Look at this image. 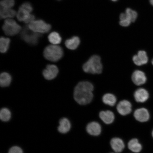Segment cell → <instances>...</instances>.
Here are the masks:
<instances>
[{"label": "cell", "mask_w": 153, "mask_h": 153, "mask_svg": "<svg viewBox=\"0 0 153 153\" xmlns=\"http://www.w3.org/2000/svg\"><path fill=\"white\" fill-rule=\"evenodd\" d=\"M94 86L90 82L83 81L79 82L74 88V98L78 104L86 105L92 100Z\"/></svg>", "instance_id": "obj_1"}, {"label": "cell", "mask_w": 153, "mask_h": 153, "mask_svg": "<svg viewBox=\"0 0 153 153\" xmlns=\"http://www.w3.org/2000/svg\"><path fill=\"white\" fill-rule=\"evenodd\" d=\"M84 71L93 74H100L102 72V65L100 56L94 55L90 58L83 66Z\"/></svg>", "instance_id": "obj_2"}, {"label": "cell", "mask_w": 153, "mask_h": 153, "mask_svg": "<svg viewBox=\"0 0 153 153\" xmlns=\"http://www.w3.org/2000/svg\"><path fill=\"white\" fill-rule=\"evenodd\" d=\"M64 55L62 48L57 45L48 46L44 50L43 55L47 60L52 62H57L62 59Z\"/></svg>", "instance_id": "obj_3"}, {"label": "cell", "mask_w": 153, "mask_h": 153, "mask_svg": "<svg viewBox=\"0 0 153 153\" xmlns=\"http://www.w3.org/2000/svg\"><path fill=\"white\" fill-rule=\"evenodd\" d=\"M42 34L36 33L30 29L28 26L25 27L21 33V37L23 40L30 45H36L39 42Z\"/></svg>", "instance_id": "obj_4"}, {"label": "cell", "mask_w": 153, "mask_h": 153, "mask_svg": "<svg viewBox=\"0 0 153 153\" xmlns=\"http://www.w3.org/2000/svg\"><path fill=\"white\" fill-rule=\"evenodd\" d=\"M2 29L6 35L11 36L18 34L22 28L14 20L7 19L5 21L2 26Z\"/></svg>", "instance_id": "obj_5"}, {"label": "cell", "mask_w": 153, "mask_h": 153, "mask_svg": "<svg viewBox=\"0 0 153 153\" xmlns=\"http://www.w3.org/2000/svg\"><path fill=\"white\" fill-rule=\"evenodd\" d=\"M28 26L33 31L41 34L48 33L51 29L50 25L42 20H34L29 24Z\"/></svg>", "instance_id": "obj_6"}, {"label": "cell", "mask_w": 153, "mask_h": 153, "mask_svg": "<svg viewBox=\"0 0 153 153\" xmlns=\"http://www.w3.org/2000/svg\"><path fill=\"white\" fill-rule=\"evenodd\" d=\"M32 12L30 10L21 5L16 14L17 18L20 22L28 24L35 19L34 15L30 14Z\"/></svg>", "instance_id": "obj_7"}, {"label": "cell", "mask_w": 153, "mask_h": 153, "mask_svg": "<svg viewBox=\"0 0 153 153\" xmlns=\"http://www.w3.org/2000/svg\"><path fill=\"white\" fill-rule=\"evenodd\" d=\"M59 73L57 67L54 65H48L43 71V75L46 79L52 80L56 77Z\"/></svg>", "instance_id": "obj_8"}, {"label": "cell", "mask_w": 153, "mask_h": 153, "mask_svg": "<svg viewBox=\"0 0 153 153\" xmlns=\"http://www.w3.org/2000/svg\"><path fill=\"white\" fill-rule=\"evenodd\" d=\"M117 109L118 112L122 115H127L131 111V104L128 101L122 100L118 103Z\"/></svg>", "instance_id": "obj_9"}, {"label": "cell", "mask_w": 153, "mask_h": 153, "mask_svg": "<svg viewBox=\"0 0 153 153\" xmlns=\"http://www.w3.org/2000/svg\"><path fill=\"white\" fill-rule=\"evenodd\" d=\"M134 115L136 120L141 122L148 121L150 118L148 111L145 108L137 109L135 111Z\"/></svg>", "instance_id": "obj_10"}, {"label": "cell", "mask_w": 153, "mask_h": 153, "mask_svg": "<svg viewBox=\"0 0 153 153\" xmlns=\"http://www.w3.org/2000/svg\"><path fill=\"white\" fill-rule=\"evenodd\" d=\"M131 79L133 83L137 85H143L146 82L147 78L144 72L140 71H135L133 73Z\"/></svg>", "instance_id": "obj_11"}, {"label": "cell", "mask_w": 153, "mask_h": 153, "mask_svg": "<svg viewBox=\"0 0 153 153\" xmlns=\"http://www.w3.org/2000/svg\"><path fill=\"white\" fill-rule=\"evenodd\" d=\"M133 60L134 63L137 66L146 64L148 60L146 52L144 51H139L137 55L133 57Z\"/></svg>", "instance_id": "obj_12"}, {"label": "cell", "mask_w": 153, "mask_h": 153, "mask_svg": "<svg viewBox=\"0 0 153 153\" xmlns=\"http://www.w3.org/2000/svg\"><path fill=\"white\" fill-rule=\"evenodd\" d=\"M86 130L89 134L98 136L100 134L101 128L100 124L97 122H92L88 124Z\"/></svg>", "instance_id": "obj_13"}, {"label": "cell", "mask_w": 153, "mask_h": 153, "mask_svg": "<svg viewBox=\"0 0 153 153\" xmlns=\"http://www.w3.org/2000/svg\"><path fill=\"white\" fill-rule=\"evenodd\" d=\"M136 101L138 102H144L148 100L149 94L148 91L143 88H139L134 93Z\"/></svg>", "instance_id": "obj_14"}, {"label": "cell", "mask_w": 153, "mask_h": 153, "mask_svg": "<svg viewBox=\"0 0 153 153\" xmlns=\"http://www.w3.org/2000/svg\"><path fill=\"white\" fill-rule=\"evenodd\" d=\"M110 143L113 150L116 153L122 152L125 148V145L123 141L118 137H114L112 139Z\"/></svg>", "instance_id": "obj_15"}, {"label": "cell", "mask_w": 153, "mask_h": 153, "mask_svg": "<svg viewBox=\"0 0 153 153\" xmlns=\"http://www.w3.org/2000/svg\"><path fill=\"white\" fill-rule=\"evenodd\" d=\"M59 126L57 128L59 132L62 134L68 133L71 128V124L68 118H63L61 119L59 122Z\"/></svg>", "instance_id": "obj_16"}, {"label": "cell", "mask_w": 153, "mask_h": 153, "mask_svg": "<svg viewBox=\"0 0 153 153\" xmlns=\"http://www.w3.org/2000/svg\"><path fill=\"white\" fill-rule=\"evenodd\" d=\"M101 119L106 124H110L114 122V114L110 111H102L99 114Z\"/></svg>", "instance_id": "obj_17"}, {"label": "cell", "mask_w": 153, "mask_h": 153, "mask_svg": "<svg viewBox=\"0 0 153 153\" xmlns=\"http://www.w3.org/2000/svg\"><path fill=\"white\" fill-rule=\"evenodd\" d=\"M80 43L79 38L77 36H74L70 39L66 40L65 42V45L68 49L74 50L79 46Z\"/></svg>", "instance_id": "obj_18"}, {"label": "cell", "mask_w": 153, "mask_h": 153, "mask_svg": "<svg viewBox=\"0 0 153 153\" xmlns=\"http://www.w3.org/2000/svg\"><path fill=\"white\" fill-rule=\"evenodd\" d=\"M128 147L132 152L138 153L142 150V147L137 139H133L130 140L128 143Z\"/></svg>", "instance_id": "obj_19"}, {"label": "cell", "mask_w": 153, "mask_h": 153, "mask_svg": "<svg viewBox=\"0 0 153 153\" xmlns=\"http://www.w3.org/2000/svg\"><path fill=\"white\" fill-rule=\"evenodd\" d=\"M12 78L8 73H2L0 76V85L1 87H8L10 85Z\"/></svg>", "instance_id": "obj_20"}, {"label": "cell", "mask_w": 153, "mask_h": 153, "mask_svg": "<svg viewBox=\"0 0 153 153\" xmlns=\"http://www.w3.org/2000/svg\"><path fill=\"white\" fill-rule=\"evenodd\" d=\"M16 15V11L11 9L1 8L0 10V16L1 19H11Z\"/></svg>", "instance_id": "obj_21"}, {"label": "cell", "mask_w": 153, "mask_h": 153, "mask_svg": "<svg viewBox=\"0 0 153 153\" xmlns=\"http://www.w3.org/2000/svg\"><path fill=\"white\" fill-rule=\"evenodd\" d=\"M102 101L105 104L112 106L115 105L117 99L114 95L112 94L107 93L103 96Z\"/></svg>", "instance_id": "obj_22"}, {"label": "cell", "mask_w": 153, "mask_h": 153, "mask_svg": "<svg viewBox=\"0 0 153 153\" xmlns=\"http://www.w3.org/2000/svg\"><path fill=\"white\" fill-rule=\"evenodd\" d=\"M48 39L50 42L53 45L60 44L62 41V38L57 32H53L50 34L48 36Z\"/></svg>", "instance_id": "obj_23"}, {"label": "cell", "mask_w": 153, "mask_h": 153, "mask_svg": "<svg viewBox=\"0 0 153 153\" xmlns=\"http://www.w3.org/2000/svg\"><path fill=\"white\" fill-rule=\"evenodd\" d=\"M10 40L9 38L1 37L0 39V51L1 53H6L9 49Z\"/></svg>", "instance_id": "obj_24"}, {"label": "cell", "mask_w": 153, "mask_h": 153, "mask_svg": "<svg viewBox=\"0 0 153 153\" xmlns=\"http://www.w3.org/2000/svg\"><path fill=\"white\" fill-rule=\"evenodd\" d=\"M11 117V113L7 108H3L1 109L0 111V118L2 121L7 122L10 119Z\"/></svg>", "instance_id": "obj_25"}, {"label": "cell", "mask_w": 153, "mask_h": 153, "mask_svg": "<svg viewBox=\"0 0 153 153\" xmlns=\"http://www.w3.org/2000/svg\"><path fill=\"white\" fill-rule=\"evenodd\" d=\"M131 21L130 20L125 13H122L120 15V25L123 27H128L131 23Z\"/></svg>", "instance_id": "obj_26"}, {"label": "cell", "mask_w": 153, "mask_h": 153, "mask_svg": "<svg viewBox=\"0 0 153 153\" xmlns=\"http://www.w3.org/2000/svg\"><path fill=\"white\" fill-rule=\"evenodd\" d=\"M125 13L131 22H135L136 20L137 17V14L136 11L128 8L126 9Z\"/></svg>", "instance_id": "obj_27"}, {"label": "cell", "mask_w": 153, "mask_h": 153, "mask_svg": "<svg viewBox=\"0 0 153 153\" xmlns=\"http://www.w3.org/2000/svg\"><path fill=\"white\" fill-rule=\"evenodd\" d=\"M14 5V0H2L1 1V8L11 9Z\"/></svg>", "instance_id": "obj_28"}, {"label": "cell", "mask_w": 153, "mask_h": 153, "mask_svg": "<svg viewBox=\"0 0 153 153\" xmlns=\"http://www.w3.org/2000/svg\"><path fill=\"white\" fill-rule=\"evenodd\" d=\"M9 153H23V152L20 147L14 146L10 149Z\"/></svg>", "instance_id": "obj_29"}, {"label": "cell", "mask_w": 153, "mask_h": 153, "mask_svg": "<svg viewBox=\"0 0 153 153\" xmlns=\"http://www.w3.org/2000/svg\"><path fill=\"white\" fill-rule=\"evenodd\" d=\"M150 3L153 6V0H150Z\"/></svg>", "instance_id": "obj_30"}, {"label": "cell", "mask_w": 153, "mask_h": 153, "mask_svg": "<svg viewBox=\"0 0 153 153\" xmlns=\"http://www.w3.org/2000/svg\"><path fill=\"white\" fill-rule=\"evenodd\" d=\"M111 1H117L118 0H111Z\"/></svg>", "instance_id": "obj_31"}, {"label": "cell", "mask_w": 153, "mask_h": 153, "mask_svg": "<svg viewBox=\"0 0 153 153\" xmlns=\"http://www.w3.org/2000/svg\"><path fill=\"white\" fill-rule=\"evenodd\" d=\"M152 137H153V131H152Z\"/></svg>", "instance_id": "obj_32"}, {"label": "cell", "mask_w": 153, "mask_h": 153, "mask_svg": "<svg viewBox=\"0 0 153 153\" xmlns=\"http://www.w3.org/2000/svg\"><path fill=\"white\" fill-rule=\"evenodd\" d=\"M152 64L153 65V59H152Z\"/></svg>", "instance_id": "obj_33"}]
</instances>
